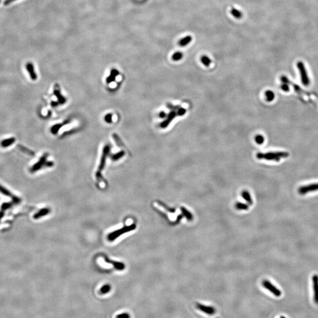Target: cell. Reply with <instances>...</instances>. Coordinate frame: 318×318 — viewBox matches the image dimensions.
Masks as SVG:
<instances>
[{
    "label": "cell",
    "instance_id": "obj_19",
    "mask_svg": "<svg viewBox=\"0 0 318 318\" xmlns=\"http://www.w3.org/2000/svg\"><path fill=\"white\" fill-rule=\"evenodd\" d=\"M66 122H64V123H63V124H61V123H60V124H55L54 126H53L51 127V133H53V134H57L58 132H59V131L60 130V129L61 128V127H62L63 125L68 123H66Z\"/></svg>",
    "mask_w": 318,
    "mask_h": 318
},
{
    "label": "cell",
    "instance_id": "obj_7",
    "mask_svg": "<svg viewBox=\"0 0 318 318\" xmlns=\"http://www.w3.org/2000/svg\"><path fill=\"white\" fill-rule=\"evenodd\" d=\"M313 290V300L316 305H318V276L315 274L312 277Z\"/></svg>",
    "mask_w": 318,
    "mask_h": 318
},
{
    "label": "cell",
    "instance_id": "obj_28",
    "mask_svg": "<svg viewBox=\"0 0 318 318\" xmlns=\"http://www.w3.org/2000/svg\"><path fill=\"white\" fill-rule=\"evenodd\" d=\"M0 192H1L2 194H3L5 196H12L11 193L10 191H8L7 189H5V187L2 186L1 184H0Z\"/></svg>",
    "mask_w": 318,
    "mask_h": 318
},
{
    "label": "cell",
    "instance_id": "obj_25",
    "mask_svg": "<svg viewBox=\"0 0 318 318\" xmlns=\"http://www.w3.org/2000/svg\"><path fill=\"white\" fill-rule=\"evenodd\" d=\"M265 96H266V100L268 101V102H272V101H273L274 98V94L273 91H270V90H268L267 91H266L265 93Z\"/></svg>",
    "mask_w": 318,
    "mask_h": 318
},
{
    "label": "cell",
    "instance_id": "obj_22",
    "mask_svg": "<svg viewBox=\"0 0 318 318\" xmlns=\"http://www.w3.org/2000/svg\"><path fill=\"white\" fill-rule=\"evenodd\" d=\"M111 289V287L110 285H105L104 286H103L102 287V288L100 289V294H106L107 293H109Z\"/></svg>",
    "mask_w": 318,
    "mask_h": 318
},
{
    "label": "cell",
    "instance_id": "obj_2",
    "mask_svg": "<svg viewBox=\"0 0 318 318\" xmlns=\"http://www.w3.org/2000/svg\"><path fill=\"white\" fill-rule=\"evenodd\" d=\"M297 67L299 71L302 84L305 86H308L310 84V80L305 64L302 61H299L297 63Z\"/></svg>",
    "mask_w": 318,
    "mask_h": 318
},
{
    "label": "cell",
    "instance_id": "obj_21",
    "mask_svg": "<svg viewBox=\"0 0 318 318\" xmlns=\"http://www.w3.org/2000/svg\"><path fill=\"white\" fill-rule=\"evenodd\" d=\"M201 61L203 63L206 67H209L210 64L212 63L211 60L207 55H202L201 57Z\"/></svg>",
    "mask_w": 318,
    "mask_h": 318
},
{
    "label": "cell",
    "instance_id": "obj_1",
    "mask_svg": "<svg viewBox=\"0 0 318 318\" xmlns=\"http://www.w3.org/2000/svg\"><path fill=\"white\" fill-rule=\"evenodd\" d=\"M289 156V153L285 151L278 152H269L266 153H259L256 154V157L258 159H265L270 161L279 162L280 158H286Z\"/></svg>",
    "mask_w": 318,
    "mask_h": 318
},
{
    "label": "cell",
    "instance_id": "obj_39",
    "mask_svg": "<svg viewBox=\"0 0 318 318\" xmlns=\"http://www.w3.org/2000/svg\"><path fill=\"white\" fill-rule=\"evenodd\" d=\"M53 164H54V163H53V162H47L46 163L44 166H46V167H52V166H53Z\"/></svg>",
    "mask_w": 318,
    "mask_h": 318
},
{
    "label": "cell",
    "instance_id": "obj_13",
    "mask_svg": "<svg viewBox=\"0 0 318 318\" xmlns=\"http://www.w3.org/2000/svg\"><path fill=\"white\" fill-rule=\"evenodd\" d=\"M50 212V209L44 208V209L40 210L38 212H37L35 214H34V215L33 216V218L34 219H38L42 218V217L49 214Z\"/></svg>",
    "mask_w": 318,
    "mask_h": 318
},
{
    "label": "cell",
    "instance_id": "obj_40",
    "mask_svg": "<svg viewBox=\"0 0 318 318\" xmlns=\"http://www.w3.org/2000/svg\"><path fill=\"white\" fill-rule=\"evenodd\" d=\"M4 212L5 211H3V210L0 211V221H1V220L3 219V218L4 216Z\"/></svg>",
    "mask_w": 318,
    "mask_h": 318
},
{
    "label": "cell",
    "instance_id": "obj_16",
    "mask_svg": "<svg viewBox=\"0 0 318 318\" xmlns=\"http://www.w3.org/2000/svg\"><path fill=\"white\" fill-rule=\"evenodd\" d=\"M119 74V71L117 70H115V69H113L111 70V73H110V76L107 78V83H110L111 82H113V81H114L115 77H116V76Z\"/></svg>",
    "mask_w": 318,
    "mask_h": 318
},
{
    "label": "cell",
    "instance_id": "obj_10",
    "mask_svg": "<svg viewBox=\"0 0 318 318\" xmlns=\"http://www.w3.org/2000/svg\"><path fill=\"white\" fill-rule=\"evenodd\" d=\"M177 115V113L175 111L172 110L170 113H169V115H167V117L166 120L163 121L162 124H160V126L162 128H166L169 124L171 123V121L175 119V117Z\"/></svg>",
    "mask_w": 318,
    "mask_h": 318
},
{
    "label": "cell",
    "instance_id": "obj_37",
    "mask_svg": "<svg viewBox=\"0 0 318 318\" xmlns=\"http://www.w3.org/2000/svg\"><path fill=\"white\" fill-rule=\"evenodd\" d=\"M16 1V0H5V1L4 2V5H8L9 4H10L12 2Z\"/></svg>",
    "mask_w": 318,
    "mask_h": 318
},
{
    "label": "cell",
    "instance_id": "obj_24",
    "mask_svg": "<svg viewBox=\"0 0 318 318\" xmlns=\"http://www.w3.org/2000/svg\"><path fill=\"white\" fill-rule=\"evenodd\" d=\"M181 209H182V212H183L184 216L186 217V218H187V220H192L193 219V216H192V214L189 211H187V210L184 207H182L181 208Z\"/></svg>",
    "mask_w": 318,
    "mask_h": 318
},
{
    "label": "cell",
    "instance_id": "obj_34",
    "mask_svg": "<svg viewBox=\"0 0 318 318\" xmlns=\"http://www.w3.org/2000/svg\"><path fill=\"white\" fill-rule=\"evenodd\" d=\"M105 120L108 123H110L112 121V115L111 114H109L106 115L105 117Z\"/></svg>",
    "mask_w": 318,
    "mask_h": 318
},
{
    "label": "cell",
    "instance_id": "obj_9",
    "mask_svg": "<svg viewBox=\"0 0 318 318\" xmlns=\"http://www.w3.org/2000/svg\"><path fill=\"white\" fill-rule=\"evenodd\" d=\"M25 67H26V69L28 71V73L30 74V78H31V80H33V81L36 80L37 79V76L35 71L34 64L32 63H30V62L27 63L26 64Z\"/></svg>",
    "mask_w": 318,
    "mask_h": 318
},
{
    "label": "cell",
    "instance_id": "obj_26",
    "mask_svg": "<svg viewBox=\"0 0 318 318\" xmlns=\"http://www.w3.org/2000/svg\"><path fill=\"white\" fill-rule=\"evenodd\" d=\"M235 207L238 210H248L249 209V206L246 204L242 203L240 202H237L235 205Z\"/></svg>",
    "mask_w": 318,
    "mask_h": 318
},
{
    "label": "cell",
    "instance_id": "obj_27",
    "mask_svg": "<svg viewBox=\"0 0 318 318\" xmlns=\"http://www.w3.org/2000/svg\"><path fill=\"white\" fill-rule=\"evenodd\" d=\"M255 141L258 144H262L265 141V138L262 135L258 134L255 136Z\"/></svg>",
    "mask_w": 318,
    "mask_h": 318
},
{
    "label": "cell",
    "instance_id": "obj_5",
    "mask_svg": "<svg viewBox=\"0 0 318 318\" xmlns=\"http://www.w3.org/2000/svg\"><path fill=\"white\" fill-rule=\"evenodd\" d=\"M318 190V183H315L312 184H309L307 186H303L300 187L298 190V192L300 194H305L310 192H313Z\"/></svg>",
    "mask_w": 318,
    "mask_h": 318
},
{
    "label": "cell",
    "instance_id": "obj_6",
    "mask_svg": "<svg viewBox=\"0 0 318 318\" xmlns=\"http://www.w3.org/2000/svg\"><path fill=\"white\" fill-rule=\"evenodd\" d=\"M48 153H45L44 154H43L41 157L40 158V159L39 160L38 162H37L34 166H33V167L31 168L30 169V172L31 173H35V171L39 170L42 167L44 166L46 163V160H47V158L48 157Z\"/></svg>",
    "mask_w": 318,
    "mask_h": 318
},
{
    "label": "cell",
    "instance_id": "obj_23",
    "mask_svg": "<svg viewBox=\"0 0 318 318\" xmlns=\"http://www.w3.org/2000/svg\"><path fill=\"white\" fill-rule=\"evenodd\" d=\"M183 53L180 51H177L175 53H174L172 55V59L173 60H174L175 61H179V60H180L182 58H183Z\"/></svg>",
    "mask_w": 318,
    "mask_h": 318
},
{
    "label": "cell",
    "instance_id": "obj_3",
    "mask_svg": "<svg viewBox=\"0 0 318 318\" xmlns=\"http://www.w3.org/2000/svg\"><path fill=\"white\" fill-rule=\"evenodd\" d=\"M110 150V146H106V147H104V149L103 150V156H102V160H101L100 164V166H99V168H98V170L97 173V177L98 179V178L100 179V176H101V171H102V170L104 167L105 163H106V157H107V156L109 153Z\"/></svg>",
    "mask_w": 318,
    "mask_h": 318
},
{
    "label": "cell",
    "instance_id": "obj_32",
    "mask_svg": "<svg viewBox=\"0 0 318 318\" xmlns=\"http://www.w3.org/2000/svg\"><path fill=\"white\" fill-rule=\"evenodd\" d=\"M130 315L128 313H123L116 315L115 318H130Z\"/></svg>",
    "mask_w": 318,
    "mask_h": 318
},
{
    "label": "cell",
    "instance_id": "obj_35",
    "mask_svg": "<svg viewBox=\"0 0 318 318\" xmlns=\"http://www.w3.org/2000/svg\"><path fill=\"white\" fill-rule=\"evenodd\" d=\"M20 201H21V200L19 197H16V196H12V203H13L18 204V203H20Z\"/></svg>",
    "mask_w": 318,
    "mask_h": 318
},
{
    "label": "cell",
    "instance_id": "obj_15",
    "mask_svg": "<svg viewBox=\"0 0 318 318\" xmlns=\"http://www.w3.org/2000/svg\"><path fill=\"white\" fill-rule=\"evenodd\" d=\"M192 37L190 35H187L182 38L179 41V44L181 47H184L187 44H189V43L192 41Z\"/></svg>",
    "mask_w": 318,
    "mask_h": 318
},
{
    "label": "cell",
    "instance_id": "obj_42",
    "mask_svg": "<svg viewBox=\"0 0 318 318\" xmlns=\"http://www.w3.org/2000/svg\"><path fill=\"white\" fill-rule=\"evenodd\" d=\"M280 318H286V317H284V316H281V317H280Z\"/></svg>",
    "mask_w": 318,
    "mask_h": 318
},
{
    "label": "cell",
    "instance_id": "obj_11",
    "mask_svg": "<svg viewBox=\"0 0 318 318\" xmlns=\"http://www.w3.org/2000/svg\"><path fill=\"white\" fill-rule=\"evenodd\" d=\"M54 94L57 97L58 101H59V102L61 104H63L66 103V99L64 97H63L61 95L60 89H59V85H58V84H55V87H54Z\"/></svg>",
    "mask_w": 318,
    "mask_h": 318
},
{
    "label": "cell",
    "instance_id": "obj_31",
    "mask_svg": "<svg viewBox=\"0 0 318 318\" xmlns=\"http://www.w3.org/2000/svg\"><path fill=\"white\" fill-rule=\"evenodd\" d=\"M177 115H179V116H182V115H184L186 113V110L183 107H179V109L177 110Z\"/></svg>",
    "mask_w": 318,
    "mask_h": 318
},
{
    "label": "cell",
    "instance_id": "obj_33",
    "mask_svg": "<svg viewBox=\"0 0 318 318\" xmlns=\"http://www.w3.org/2000/svg\"><path fill=\"white\" fill-rule=\"evenodd\" d=\"M281 89L285 91V92H287V91H289V90H290V88H289V84H285V83H283L282 85H281Z\"/></svg>",
    "mask_w": 318,
    "mask_h": 318
},
{
    "label": "cell",
    "instance_id": "obj_17",
    "mask_svg": "<svg viewBox=\"0 0 318 318\" xmlns=\"http://www.w3.org/2000/svg\"><path fill=\"white\" fill-rule=\"evenodd\" d=\"M242 196L243 197V198L246 200V201L248 202V203L250 205H252L253 204V201H252V197H251V196L250 194V193L248 192V191H243L242 193Z\"/></svg>",
    "mask_w": 318,
    "mask_h": 318
},
{
    "label": "cell",
    "instance_id": "obj_41",
    "mask_svg": "<svg viewBox=\"0 0 318 318\" xmlns=\"http://www.w3.org/2000/svg\"><path fill=\"white\" fill-rule=\"evenodd\" d=\"M58 104H58V103H57V102H51V106H53V107H55V106H58Z\"/></svg>",
    "mask_w": 318,
    "mask_h": 318
},
{
    "label": "cell",
    "instance_id": "obj_20",
    "mask_svg": "<svg viewBox=\"0 0 318 318\" xmlns=\"http://www.w3.org/2000/svg\"><path fill=\"white\" fill-rule=\"evenodd\" d=\"M18 149H19L21 151L24 152V153L27 154H29V155H30L31 156H34V152L32 150L27 149V147H24V146H22V145H20V144H18Z\"/></svg>",
    "mask_w": 318,
    "mask_h": 318
},
{
    "label": "cell",
    "instance_id": "obj_43",
    "mask_svg": "<svg viewBox=\"0 0 318 318\" xmlns=\"http://www.w3.org/2000/svg\"><path fill=\"white\" fill-rule=\"evenodd\" d=\"M1 0H0V3H1Z\"/></svg>",
    "mask_w": 318,
    "mask_h": 318
},
{
    "label": "cell",
    "instance_id": "obj_18",
    "mask_svg": "<svg viewBox=\"0 0 318 318\" xmlns=\"http://www.w3.org/2000/svg\"><path fill=\"white\" fill-rule=\"evenodd\" d=\"M230 13L234 17H235L237 19H240L243 16L242 12L241 11H239L237 9L235 8H232V9H231Z\"/></svg>",
    "mask_w": 318,
    "mask_h": 318
},
{
    "label": "cell",
    "instance_id": "obj_29",
    "mask_svg": "<svg viewBox=\"0 0 318 318\" xmlns=\"http://www.w3.org/2000/svg\"><path fill=\"white\" fill-rule=\"evenodd\" d=\"M124 154H125V153H124V152L123 151H120V152H119V153H116V154H114V155L112 156L111 158L113 159V160H114V161L117 160H119V158H120L121 157H122L124 155Z\"/></svg>",
    "mask_w": 318,
    "mask_h": 318
},
{
    "label": "cell",
    "instance_id": "obj_8",
    "mask_svg": "<svg viewBox=\"0 0 318 318\" xmlns=\"http://www.w3.org/2000/svg\"><path fill=\"white\" fill-rule=\"evenodd\" d=\"M135 228V226L133 225V226H128V227H124L120 230H118L117 232H114V233H112L111 234H110L109 235V239L112 240L116 238L117 236H119L120 235L122 234V233H124L126 232H128V231L129 230H131L132 229H134Z\"/></svg>",
    "mask_w": 318,
    "mask_h": 318
},
{
    "label": "cell",
    "instance_id": "obj_38",
    "mask_svg": "<svg viewBox=\"0 0 318 318\" xmlns=\"http://www.w3.org/2000/svg\"><path fill=\"white\" fill-rule=\"evenodd\" d=\"M166 116H167V115H166V114L164 111H161L160 113H159V117H160L162 119H164Z\"/></svg>",
    "mask_w": 318,
    "mask_h": 318
},
{
    "label": "cell",
    "instance_id": "obj_14",
    "mask_svg": "<svg viewBox=\"0 0 318 318\" xmlns=\"http://www.w3.org/2000/svg\"><path fill=\"white\" fill-rule=\"evenodd\" d=\"M15 141H16V139L14 138V137H11V138H9V139H7L3 140L1 141V147H3L4 148L8 147L12 145L13 143H15Z\"/></svg>",
    "mask_w": 318,
    "mask_h": 318
},
{
    "label": "cell",
    "instance_id": "obj_12",
    "mask_svg": "<svg viewBox=\"0 0 318 318\" xmlns=\"http://www.w3.org/2000/svg\"><path fill=\"white\" fill-rule=\"evenodd\" d=\"M197 308L201 311L209 315H213L216 313V310L213 307L207 306L199 304H199H197Z\"/></svg>",
    "mask_w": 318,
    "mask_h": 318
},
{
    "label": "cell",
    "instance_id": "obj_36",
    "mask_svg": "<svg viewBox=\"0 0 318 318\" xmlns=\"http://www.w3.org/2000/svg\"><path fill=\"white\" fill-rule=\"evenodd\" d=\"M281 81L283 83H285V84H289L290 82H289V79L286 77V76H282L281 77Z\"/></svg>",
    "mask_w": 318,
    "mask_h": 318
},
{
    "label": "cell",
    "instance_id": "obj_4",
    "mask_svg": "<svg viewBox=\"0 0 318 318\" xmlns=\"http://www.w3.org/2000/svg\"><path fill=\"white\" fill-rule=\"evenodd\" d=\"M262 285L263 286V287H265L266 289L269 290L270 292H271V293H272L274 295H275L276 296L279 297L282 295V292L279 289L276 288V286H274L273 285H272L270 283V282H269L267 280H265L263 281Z\"/></svg>",
    "mask_w": 318,
    "mask_h": 318
},
{
    "label": "cell",
    "instance_id": "obj_30",
    "mask_svg": "<svg viewBox=\"0 0 318 318\" xmlns=\"http://www.w3.org/2000/svg\"><path fill=\"white\" fill-rule=\"evenodd\" d=\"M13 204L14 203H12H12H3L1 206V210H3V211L7 210V209H8L11 207H12Z\"/></svg>",
    "mask_w": 318,
    "mask_h": 318
}]
</instances>
